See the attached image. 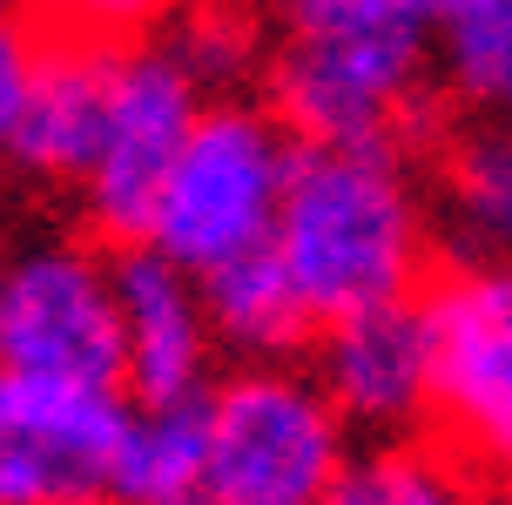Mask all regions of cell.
Returning <instances> with one entry per match:
<instances>
[{"label": "cell", "instance_id": "cell-1", "mask_svg": "<svg viewBox=\"0 0 512 505\" xmlns=\"http://www.w3.org/2000/svg\"><path fill=\"white\" fill-rule=\"evenodd\" d=\"M438 101L425 0H283L263 108L304 149H405Z\"/></svg>", "mask_w": 512, "mask_h": 505}, {"label": "cell", "instance_id": "cell-2", "mask_svg": "<svg viewBox=\"0 0 512 505\" xmlns=\"http://www.w3.org/2000/svg\"><path fill=\"white\" fill-rule=\"evenodd\" d=\"M270 250L324 330L411 303L432 256V209L398 149H297Z\"/></svg>", "mask_w": 512, "mask_h": 505}, {"label": "cell", "instance_id": "cell-3", "mask_svg": "<svg viewBox=\"0 0 512 505\" xmlns=\"http://www.w3.org/2000/svg\"><path fill=\"white\" fill-rule=\"evenodd\" d=\"M297 135L250 101H209L176 176L155 202L149 250L182 263L189 277H216L277 243V216L297 176Z\"/></svg>", "mask_w": 512, "mask_h": 505}, {"label": "cell", "instance_id": "cell-4", "mask_svg": "<svg viewBox=\"0 0 512 505\" xmlns=\"http://www.w3.org/2000/svg\"><path fill=\"white\" fill-rule=\"evenodd\" d=\"M351 425L290 364H243L209 391V505H324Z\"/></svg>", "mask_w": 512, "mask_h": 505}, {"label": "cell", "instance_id": "cell-5", "mask_svg": "<svg viewBox=\"0 0 512 505\" xmlns=\"http://www.w3.org/2000/svg\"><path fill=\"white\" fill-rule=\"evenodd\" d=\"M203 108H209V88L182 68V54L169 41L115 48L102 135H95V155H88V169L75 182V202L95 236H108L115 250L149 243L155 202L176 176Z\"/></svg>", "mask_w": 512, "mask_h": 505}, {"label": "cell", "instance_id": "cell-6", "mask_svg": "<svg viewBox=\"0 0 512 505\" xmlns=\"http://www.w3.org/2000/svg\"><path fill=\"white\" fill-rule=\"evenodd\" d=\"M0 371L128 391L115 256L81 236H27L0 270Z\"/></svg>", "mask_w": 512, "mask_h": 505}, {"label": "cell", "instance_id": "cell-7", "mask_svg": "<svg viewBox=\"0 0 512 505\" xmlns=\"http://www.w3.org/2000/svg\"><path fill=\"white\" fill-rule=\"evenodd\" d=\"M128 411L122 384L0 371V505H115Z\"/></svg>", "mask_w": 512, "mask_h": 505}, {"label": "cell", "instance_id": "cell-8", "mask_svg": "<svg viewBox=\"0 0 512 505\" xmlns=\"http://www.w3.org/2000/svg\"><path fill=\"white\" fill-rule=\"evenodd\" d=\"M438 351L432 425L479 472L512 479V263H459L425 290Z\"/></svg>", "mask_w": 512, "mask_h": 505}, {"label": "cell", "instance_id": "cell-9", "mask_svg": "<svg viewBox=\"0 0 512 505\" xmlns=\"http://www.w3.org/2000/svg\"><path fill=\"white\" fill-rule=\"evenodd\" d=\"M115 48H88L48 27H14L0 48V149L41 189H75L108 108Z\"/></svg>", "mask_w": 512, "mask_h": 505}, {"label": "cell", "instance_id": "cell-10", "mask_svg": "<svg viewBox=\"0 0 512 505\" xmlns=\"http://www.w3.org/2000/svg\"><path fill=\"white\" fill-rule=\"evenodd\" d=\"M310 378L324 384V398L337 404V418L351 431L411 438V425H425L438 398V351H432L425 297L324 324Z\"/></svg>", "mask_w": 512, "mask_h": 505}, {"label": "cell", "instance_id": "cell-11", "mask_svg": "<svg viewBox=\"0 0 512 505\" xmlns=\"http://www.w3.org/2000/svg\"><path fill=\"white\" fill-rule=\"evenodd\" d=\"M115 297H122V337H128V398L135 404H176L203 398L216 324H209L203 277H189L149 243L115 250Z\"/></svg>", "mask_w": 512, "mask_h": 505}, {"label": "cell", "instance_id": "cell-12", "mask_svg": "<svg viewBox=\"0 0 512 505\" xmlns=\"http://www.w3.org/2000/svg\"><path fill=\"white\" fill-rule=\"evenodd\" d=\"M115 505H209V391L128 411Z\"/></svg>", "mask_w": 512, "mask_h": 505}, {"label": "cell", "instance_id": "cell-13", "mask_svg": "<svg viewBox=\"0 0 512 505\" xmlns=\"http://www.w3.org/2000/svg\"><path fill=\"white\" fill-rule=\"evenodd\" d=\"M432 61L465 122H512V0H432Z\"/></svg>", "mask_w": 512, "mask_h": 505}, {"label": "cell", "instance_id": "cell-14", "mask_svg": "<svg viewBox=\"0 0 512 505\" xmlns=\"http://www.w3.org/2000/svg\"><path fill=\"white\" fill-rule=\"evenodd\" d=\"M324 505H492L486 472L459 458L452 445L418 438H364L344 458Z\"/></svg>", "mask_w": 512, "mask_h": 505}, {"label": "cell", "instance_id": "cell-15", "mask_svg": "<svg viewBox=\"0 0 512 505\" xmlns=\"http://www.w3.org/2000/svg\"><path fill=\"white\" fill-rule=\"evenodd\" d=\"M438 202L479 263H512V122H465L445 142Z\"/></svg>", "mask_w": 512, "mask_h": 505}, {"label": "cell", "instance_id": "cell-16", "mask_svg": "<svg viewBox=\"0 0 512 505\" xmlns=\"http://www.w3.org/2000/svg\"><path fill=\"white\" fill-rule=\"evenodd\" d=\"M203 297H209L216 337H223L236 357H250V364H283V357L317 330L304 297H297V283H290V270L277 263V250L243 256L230 270L203 277Z\"/></svg>", "mask_w": 512, "mask_h": 505}, {"label": "cell", "instance_id": "cell-17", "mask_svg": "<svg viewBox=\"0 0 512 505\" xmlns=\"http://www.w3.org/2000/svg\"><path fill=\"white\" fill-rule=\"evenodd\" d=\"M169 48L182 54V68L203 81L209 95H223L236 81L263 75V54H270V34L236 7V0H196V7H182L176 27H169Z\"/></svg>", "mask_w": 512, "mask_h": 505}, {"label": "cell", "instance_id": "cell-18", "mask_svg": "<svg viewBox=\"0 0 512 505\" xmlns=\"http://www.w3.org/2000/svg\"><path fill=\"white\" fill-rule=\"evenodd\" d=\"M176 7L182 0H27L34 27L88 41V48H135L155 27L176 21Z\"/></svg>", "mask_w": 512, "mask_h": 505}, {"label": "cell", "instance_id": "cell-19", "mask_svg": "<svg viewBox=\"0 0 512 505\" xmlns=\"http://www.w3.org/2000/svg\"><path fill=\"white\" fill-rule=\"evenodd\" d=\"M425 7H432V0H425Z\"/></svg>", "mask_w": 512, "mask_h": 505}]
</instances>
